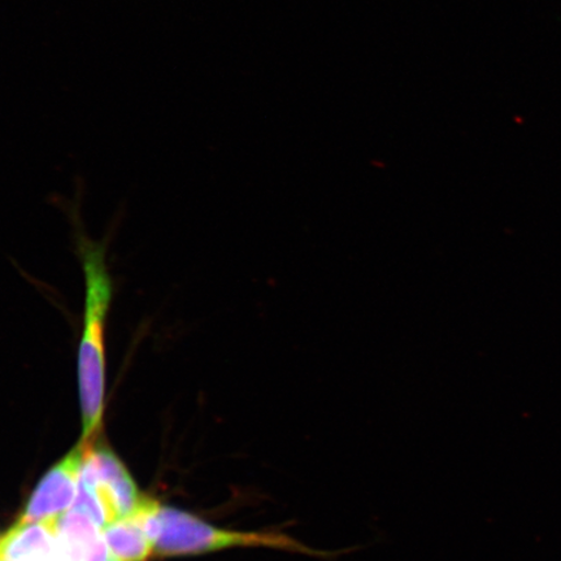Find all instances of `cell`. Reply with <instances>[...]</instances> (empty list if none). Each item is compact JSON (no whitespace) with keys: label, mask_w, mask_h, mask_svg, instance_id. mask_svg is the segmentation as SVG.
I'll return each mask as SVG.
<instances>
[{"label":"cell","mask_w":561,"mask_h":561,"mask_svg":"<svg viewBox=\"0 0 561 561\" xmlns=\"http://www.w3.org/2000/svg\"><path fill=\"white\" fill-rule=\"evenodd\" d=\"M77 254L85 278L83 324L77 351V380L82 416V444L98 439L103 426L105 382H107V345L105 332L114 299V280L110 275L107 249L103 242L77 236Z\"/></svg>","instance_id":"6da1fadb"},{"label":"cell","mask_w":561,"mask_h":561,"mask_svg":"<svg viewBox=\"0 0 561 561\" xmlns=\"http://www.w3.org/2000/svg\"><path fill=\"white\" fill-rule=\"evenodd\" d=\"M160 535L153 553L158 557L205 556L230 549H271L324 560L345 556L346 551L313 549L285 531L222 529L188 512L158 507Z\"/></svg>","instance_id":"7a4b0ae2"},{"label":"cell","mask_w":561,"mask_h":561,"mask_svg":"<svg viewBox=\"0 0 561 561\" xmlns=\"http://www.w3.org/2000/svg\"><path fill=\"white\" fill-rule=\"evenodd\" d=\"M83 445L85 456L79 480L100 496L108 512L111 524L135 515L146 496L139 493L122 460L102 442L94 440Z\"/></svg>","instance_id":"3957f363"},{"label":"cell","mask_w":561,"mask_h":561,"mask_svg":"<svg viewBox=\"0 0 561 561\" xmlns=\"http://www.w3.org/2000/svg\"><path fill=\"white\" fill-rule=\"evenodd\" d=\"M85 445L80 444L54 466L27 501L18 523H55L76 500Z\"/></svg>","instance_id":"277c9868"},{"label":"cell","mask_w":561,"mask_h":561,"mask_svg":"<svg viewBox=\"0 0 561 561\" xmlns=\"http://www.w3.org/2000/svg\"><path fill=\"white\" fill-rule=\"evenodd\" d=\"M61 561H118L103 530L80 511H69L55 524Z\"/></svg>","instance_id":"5b68a950"},{"label":"cell","mask_w":561,"mask_h":561,"mask_svg":"<svg viewBox=\"0 0 561 561\" xmlns=\"http://www.w3.org/2000/svg\"><path fill=\"white\" fill-rule=\"evenodd\" d=\"M55 523H18L0 537V561H61Z\"/></svg>","instance_id":"8992f818"},{"label":"cell","mask_w":561,"mask_h":561,"mask_svg":"<svg viewBox=\"0 0 561 561\" xmlns=\"http://www.w3.org/2000/svg\"><path fill=\"white\" fill-rule=\"evenodd\" d=\"M103 537L118 561H146L153 553V545L135 516L105 526Z\"/></svg>","instance_id":"52a82bcc"}]
</instances>
